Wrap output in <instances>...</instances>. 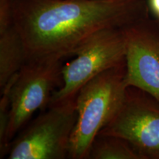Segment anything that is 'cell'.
I'll use <instances>...</instances> for the list:
<instances>
[{
    "label": "cell",
    "instance_id": "4",
    "mask_svg": "<svg viewBox=\"0 0 159 159\" xmlns=\"http://www.w3.org/2000/svg\"><path fill=\"white\" fill-rule=\"evenodd\" d=\"M77 116L76 96L49 105L13 138L7 148V158H68Z\"/></svg>",
    "mask_w": 159,
    "mask_h": 159
},
{
    "label": "cell",
    "instance_id": "7",
    "mask_svg": "<svg viewBox=\"0 0 159 159\" xmlns=\"http://www.w3.org/2000/svg\"><path fill=\"white\" fill-rule=\"evenodd\" d=\"M123 30L125 84L147 93L159 103V25L148 17Z\"/></svg>",
    "mask_w": 159,
    "mask_h": 159
},
{
    "label": "cell",
    "instance_id": "5",
    "mask_svg": "<svg viewBox=\"0 0 159 159\" xmlns=\"http://www.w3.org/2000/svg\"><path fill=\"white\" fill-rule=\"evenodd\" d=\"M126 39L123 27L100 30L75 50V58L63 65L62 84L52 95L49 105L76 96L97 75L125 63Z\"/></svg>",
    "mask_w": 159,
    "mask_h": 159
},
{
    "label": "cell",
    "instance_id": "3",
    "mask_svg": "<svg viewBox=\"0 0 159 159\" xmlns=\"http://www.w3.org/2000/svg\"><path fill=\"white\" fill-rule=\"evenodd\" d=\"M66 57L49 55L29 58L16 75L10 93L8 125L5 144L0 149L1 158L6 156L9 144L35 113L49 106L52 95L62 84Z\"/></svg>",
    "mask_w": 159,
    "mask_h": 159
},
{
    "label": "cell",
    "instance_id": "6",
    "mask_svg": "<svg viewBox=\"0 0 159 159\" xmlns=\"http://www.w3.org/2000/svg\"><path fill=\"white\" fill-rule=\"evenodd\" d=\"M99 134L125 139L142 159H159V103L134 87H128L120 108Z\"/></svg>",
    "mask_w": 159,
    "mask_h": 159
},
{
    "label": "cell",
    "instance_id": "2",
    "mask_svg": "<svg viewBox=\"0 0 159 159\" xmlns=\"http://www.w3.org/2000/svg\"><path fill=\"white\" fill-rule=\"evenodd\" d=\"M125 71V63L113 67L91 79L77 92V116L68 158L87 159L94 139L118 112L128 89Z\"/></svg>",
    "mask_w": 159,
    "mask_h": 159
},
{
    "label": "cell",
    "instance_id": "11",
    "mask_svg": "<svg viewBox=\"0 0 159 159\" xmlns=\"http://www.w3.org/2000/svg\"><path fill=\"white\" fill-rule=\"evenodd\" d=\"M151 9L159 17V0H150Z\"/></svg>",
    "mask_w": 159,
    "mask_h": 159
},
{
    "label": "cell",
    "instance_id": "10",
    "mask_svg": "<svg viewBox=\"0 0 159 159\" xmlns=\"http://www.w3.org/2000/svg\"><path fill=\"white\" fill-rule=\"evenodd\" d=\"M16 0H0V33L14 25Z\"/></svg>",
    "mask_w": 159,
    "mask_h": 159
},
{
    "label": "cell",
    "instance_id": "1",
    "mask_svg": "<svg viewBox=\"0 0 159 159\" xmlns=\"http://www.w3.org/2000/svg\"><path fill=\"white\" fill-rule=\"evenodd\" d=\"M148 17L145 0H16L14 27L27 59L68 57L100 30L125 27Z\"/></svg>",
    "mask_w": 159,
    "mask_h": 159
},
{
    "label": "cell",
    "instance_id": "8",
    "mask_svg": "<svg viewBox=\"0 0 159 159\" xmlns=\"http://www.w3.org/2000/svg\"><path fill=\"white\" fill-rule=\"evenodd\" d=\"M27 61L23 41L14 25L0 33V88L2 89Z\"/></svg>",
    "mask_w": 159,
    "mask_h": 159
},
{
    "label": "cell",
    "instance_id": "9",
    "mask_svg": "<svg viewBox=\"0 0 159 159\" xmlns=\"http://www.w3.org/2000/svg\"><path fill=\"white\" fill-rule=\"evenodd\" d=\"M87 159H142L124 139L99 134L89 149Z\"/></svg>",
    "mask_w": 159,
    "mask_h": 159
}]
</instances>
